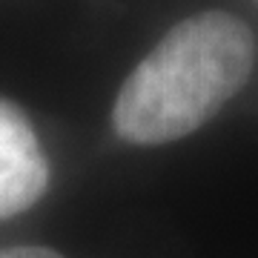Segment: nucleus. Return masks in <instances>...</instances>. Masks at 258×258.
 I'll return each mask as SVG.
<instances>
[{
	"mask_svg": "<svg viewBox=\"0 0 258 258\" xmlns=\"http://www.w3.org/2000/svg\"><path fill=\"white\" fill-rule=\"evenodd\" d=\"M255 63V37L230 12H201L166 32L120 86L112 126L138 147L195 132L235 98Z\"/></svg>",
	"mask_w": 258,
	"mask_h": 258,
	"instance_id": "obj_1",
	"label": "nucleus"
},
{
	"mask_svg": "<svg viewBox=\"0 0 258 258\" xmlns=\"http://www.w3.org/2000/svg\"><path fill=\"white\" fill-rule=\"evenodd\" d=\"M49 186V161L29 118L0 98V218L29 210Z\"/></svg>",
	"mask_w": 258,
	"mask_h": 258,
	"instance_id": "obj_2",
	"label": "nucleus"
},
{
	"mask_svg": "<svg viewBox=\"0 0 258 258\" xmlns=\"http://www.w3.org/2000/svg\"><path fill=\"white\" fill-rule=\"evenodd\" d=\"M0 258H63L49 247H9L0 249Z\"/></svg>",
	"mask_w": 258,
	"mask_h": 258,
	"instance_id": "obj_3",
	"label": "nucleus"
}]
</instances>
